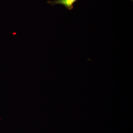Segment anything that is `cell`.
<instances>
[{
    "label": "cell",
    "mask_w": 133,
    "mask_h": 133,
    "mask_svg": "<svg viewBox=\"0 0 133 133\" xmlns=\"http://www.w3.org/2000/svg\"><path fill=\"white\" fill-rule=\"evenodd\" d=\"M78 1V0H54L48 1V3L52 6L58 4L63 5L67 9L71 10L74 8V3Z\"/></svg>",
    "instance_id": "1"
}]
</instances>
